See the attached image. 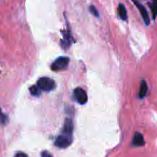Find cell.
I'll list each match as a JSON object with an SVG mask.
<instances>
[{
	"mask_svg": "<svg viewBox=\"0 0 157 157\" xmlns=\"http://www.w3.org/2000/svg\"><path fill=\"white\" fill-rule=\"evenodd\" d=\"M37 86L41 90L44 91V92H49L55 89V83L52 78H48V77H42L38 80Z\"/></svg>",
	"mask_w": 157,
	"mask_h": 157,
	"instance_id": "1",
	"label": "cell"
},
{
	"mask_svg": "<svg viewBox=\"0 0 157 157\" xmlns=\"http://www.w3.org/2000/svg\"><path fill=\"white\" fill-rule=\"evenodd\" d=\"M72 143L71 135H67V134L62 133L61 135H58V138L55 140V145L58 148L61 149H65L68 147Z\"/></svg>",
	"mask_w": 157,
	"mask_h": 157,
	"instance_id": "2",
	"label": "cell"
},
{
	"mask_svg": "<svg viewBox=\"0 0 157 157\" xmlns=\"http://www.w3.org/2000/svg\"><path fill=\"white\" fill-rule=\"evenodd\" d=\"M70 58L66 56H61L52 64L51 69L53 71H60L66 69L69 64Z\"/></svg>",
	"mask_w": 157,
	"mask_h": 157,
	"instance_id": "3",
	"label": "cell"
},
{
	"mask_svg": "<svg viewBox=\"0 0 157 157\" xmlns=\"http://www.w3.org/2000/svg\"><path fill=\"white\" fill-rule=\"evenodd\" d=\"M74 95H75L76 100L80 104H85L87 102V92L81 88H76L74 90Z\"/></svg>",
	"mask_w": 157,
	"mask_h": 157,
	"instance_id": "4",
	"label": "cell"
},
{
	"mask_svg": "<svg viewBox=\"0 0 157 157\" xmlns=\"http://www.w3.org/2000/svg\"><path fill=\"white\" fill-rule=\"evenodd\" d=\"M133 2H134V4L136 5V7H137L138 9L140 10V12L141 15H142V18L143 19H144L145 24L148 26L150 22V17H149V14L148 12H147L146 8L144 7L141 3H140L139 2L136 1V0H133Z\"/></svg>",
	"mask_w": 157,
	"mask_h": 157,
	"instance_id": "5",
	"label": "cell"
},
{
	"mask_svg": "<svg viewBox=\"0 0 157 157\" xmlns=\"http://www.w3.org/2000/svg\"><path fill=\"white\" fill-rule=\"evenodd\" d=\"M72 132H73V123H72V120L71 119L67 118L66 119L65 122H64L62 133L71 135Z\"/></svg>",
	"mask_w": 157,
	"mask_h": 157,
	"instance_id": "6",
	"label": "cell"
},
{
	"mask_svg": "<svg viewBox=\"0 0 157 157\" xmlns=\"http://www.w3.org/2000/svg\"><path fill=\"white\" fill-rule=\"evenodd\" d=\"M71 35L69 31H65L64 33V39L61 41V46H62L64 49H68L70 47L71 44Z\"/></svg>",
	"mask_w": 157,
	"mask_h": 157,
	"instance_id": "7",
	"label": "cell"
},
{
	"mask_svg": "<svg viewBox=\"0 0 157 157\" xmlns=\"http://www.w3.org/2000/svg\"><path fill=\"white\" fill-rule=\"evenodd\" d=\"M145 144L144 136L140 132H136L133 139V145L134 146H143Z\"/></svg>",
	"mask_w": 157,
	"mask_h": 157,
	"instance_id": "8",
	"label": "cell"
},
{
	"mask_svg": "<svg viewBox=\"0 0 157 157\" xmlns=\"http://www.w3.org/2000/svg\"><path fill=\"white\" fill-rule=\"evenodd\" d=\"M147 90H148V86H147V83L145 80L143 79L141 81L140 83V91H139V97L140 99H143L144 97H145V95H147Z\"/></svg>",
	"mask_w": 157,
	"mask_h": 157,
	"instance_id": "9",
	"label": "cell"
},
{
	"mask_svg": "<svg viewBox=\"0 0 157 157\" xmlns=\"http://www.w3.org/2000/svg\"><path fill=\"white\" fill-rule=\"evenodd\" d=\"M118 13H119V15L120 17H121V19L127 20V10H126V8L125 6H124V5L122 4V3H120L119 6H118Z\"/></svg>",
	"mask_w": 157,
	"mask_h": 157,
	"instance_id": "10",
	"label": "cell"
},
{
	"mask_svg": "<svg viewBox=\"0 0 157 157\" xmlns=\"http://www.w3.org/2000/svg\"><path fill=\"white\" fill-rule=\"evenodd\" d=\"M29 91H30L31 94L34 96H38L41 93V91H40V89L38 88V86H31L30 89H29Z\"/></svg>",
	"mask_w": 157,
	"mask_h": 157,
	"instance_id": "11",
	"label": "cell"
},
{
	"mask_svg": "<svg viewBox=\"0 0 157 157\" xmlns=\"http://www.w3.org/2000/svg\"><path fill=\"white\" fill-rule=\"evenodd\" d=\"M149 6H150V9H151L152 11V13H153V19H155L157 15V5L152 2V3H149Z\"/></svg>",
	"mask_w": 157,
	"mask_h": 157,
	"instance_id": "12",
	"label": "cell"
},
{
	"mask_svg": "<svg viewBox=\"0 0 157 157\" xmlns=\"http://www.w3.org/2000/svg\"><path fill=\"white\" fill-rule=\"evenodd\" d=\"M7 121H8L7 116L2 112L1 108H0V122H1V123L2 125H5L6 123H7Z\"/></svg>",
	"mask_w": 157,
	"mask_h": 157,
	"instance_id": "13",
	"label": "cell"
},
{
	"mask_svg": "<svg viewBox=\"0 0 157 157\" xmlns=\"http://www.w3.org/2000/svg\"><path fill=\"white\" fill-rule=\"evenodd\" d=\"M89 10H90V13L93 14L95 17H99V13H98V10H97V9L94 6H90V7H89Z\"/></svg>",
	"mask_w": 157,
	"mask_h": 157,
	"instance_id": "14",
	"label": "cell"
},
{
	"mask_svg": "<svg viewBox=\"0 0 157 157\" xmlns=\"http://www.w3.org/2000/svg\"><path fill=\"white\" fill-rule=\"evenodd\" d=\"M41 157H53V156H52V154H51L49 152H48V151H43V152H41Z\"/></svg>",
	"mask_w": 157,
	"mask_h": 157,
	"instance_id": "15",
	"label": "cell"
},
{
	"mask_svg": "<svg viewBox=\"0 0 157 157\" xmlns=\"http://www.w3.org/2000/svg\"><path fill=\"white\" fill-rule=\"evenodd\" d=\"M15 157H28V155L25 152H18L15 155Z\"/></svg>",
	"mask_w": 157,
	"mask_h": 157,
	"instance_id": "16",
	"label": "cell"
},
{
	"mask_svg": "<svg viewBox=\"0 0 157 157\" xmlns=\"http://www.w3.org/2000/svg\"><path fill=\"white\" fill-rule=\"evenodd\" d=\"M153 1V3H154V4L157 5V0H152Z\"/></svg>",
	"mask_w": 157,
	"mask_h": 157,
	"instance_id": "17",
	"label": "cell"
}]
</instances>
